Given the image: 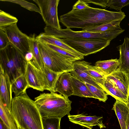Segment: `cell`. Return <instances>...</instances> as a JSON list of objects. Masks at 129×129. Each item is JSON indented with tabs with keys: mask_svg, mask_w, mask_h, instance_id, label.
<instances>
[{
	"mask_svg": "<svg viewBox=\"0 0 129 129\" xmlns=\"http://www.w3.org/2000/svg\"><path fill=\"white\" fill-rule=\"evenodd\" d=\"M42 71L45 75L47 79L50 92H54L57 80L62 73L54 72L47 67H44Z\"/></svg>",
	"mask_w": 129,
	"mask_h": 129,
	"instance_id": "26",
	"label": "cell"
},
{
	"mask_svg": "<svg viewBox=\"0 0 129 129\" xmlns=\"http://www.w3.org/2000/svg\"><path fill=\"white\" fill-rule=\"evenodd\" d=\"M27 63L24 55L11 43L0 50V68L8 75L11 84L24 75Z\"/></svg>",
	"mask_w": 129,
	"mask_h": 129,
	"instance_id": "4",
	"label": "cell"
},
{
	"mask_svg": "<svg viewBox=\"0 0 129 129\" xmlns=\"http://www.w3.org/2000/svg\"><path fill=\"white\" fill-rule=\"evenodd\" d=\"M0 1L8 2L17 4L29 11L37 12L41 14V11L39 8L36 5L24 0H0Z\"/></svg>",
	"mask_w": 129,
	"mask_h": 129,
	"instance_id": "32",
	"label": "cell"
},
{
	"mask_svg": "<svg viewBox=\"0 0 129 129\" xmlns=\"http://www.w3.org/2000/svg\"><path fill=\"white\" fill-rule=\"evenodd\" d=\"M0 119L10 129H19L18 125L11 111L0 100Z\"/></svg>",
	"mask_w": 129,
	"mask_h": 129,
	"instance_id": "23",
	"label": "cell"
},
{
	"mask_svg": "<svg viewBox=\"0 0 129 129\" xmlns=\"http://www.w3.org/2000/svg\"><path fill=\"white\" fill-rule=\"evenodd\" d=\"M61 118L58 117H42L43 129H60Z\"/></svg>",
	"mask_w": 129,
	"mask_h": 129,
	"instance_id": "28",
	"label": "cell"
},
{
	"mask_svg": "<svg viewBox=\"0 0 129 129\" xmlns=\"http://www.w3.org/2000/svg\"><path fill=\"white\" fill-rule=\"evenodd\" d=\"M119 65V59H115L98 61L94 66L106 77L114 72L118 68Z\"/></svg>",
	"mask_w": 129,
	"mask_h": 129,
	"instance_id": "18",
	"label": "cell"
},
{
	"mask_svg": "<svg viewBox=\"0 0 129 129\" xmlns=\"http://www.w3.org/2000/svg\"><path fill=\"white\" fill-rule=\"evenodd\" d=\"M109 0H83L87 4L92 3L94 5L101 6L103 8H106L107 6Z\"/></svg>",
	"mask_w": 129,
	"mask_h": 129,
	"instance_id": "36",
	"label": "cell"
},
{
	"mask_svg": "<svg viewBox=\"0 0 129 129\" xmlns=\"http://www.w3.org/2000/svg\"><path fill=\"white\" fill-rule=\"evenodd\" d=\"M25 57L26 60L28 61H32L33 56L32 53L30 52L27 53L25 55Z\"/></svg>",
	"mask_w": 129,
	"mask_h": 129,
	"instance_id": "37",
	"label": "cell"
},
{
	"mask_svg": "<svg viewBox=\"0 0 129 129\" xmlns=\"http://www.w3.org/2000/svg\"><path fill=\"white\" fill-rule=\"evenodd\" d=\"M117 48L120 53L118 68L129 74V38L125 37L123 43Z\"/></svg>",
	"mask_w": 129,
	"mask_h": 129,
	"instance_id": "17",
	"label": "cell"
},
{
	"mask_svg": "<svg viewBox=\"0 0 129 129\" xmlns=\"http://www.w3.org/2000/svg\"><path fill=\"white\" fill-rule=\"evenodd\" d=\"M89 6V5L83 0L78 1L73 6L72 10L77 11L81 10Z\"/></svg>",
	"mask_w": 129,
	"mask_h": 129,
	"instance_id": "35",
	"label": "cell"
},
{
	"mask_svg": "<svg viewBox=\"0 0 129 129\" xmlns=\"http://www.w3.org/2000/svg\"><path fill=\"white\" fill-rule=\"evenodd\" d=\"M36 38L41 42L53 45L67 50L75 55L81 60L84 58L83 55L65 43L60 39L46 34L44 33H41Z\"/></svg>",
	"mask_w": 129,
	"mask_h": 129,
	"instance_id": "16",
	"label": "cell"
},
{
	"mask_svg": "<svg viewBox=\"0 0 129 129\" xmlns=\"http://www.w3.org/2000/svg\"><path fill=\"white\" fill-rule=\"evenodd\" d=\"M85 71L102 87L106 77L96 69L94 66L91 65L90 63L86 67Z\"/></svg>",
	"mask_w": 129,
	"mask_h": 129,
	"instance_id": "27",
	"label": "cell"
},
{
	"mask_svg": "<svg viewBox=\"0 0 129 129\" xmlns=\"http://www.w3.org/2000/svg\"><path fill=\"white\" fill-rule=\"evenodd\" d=\"M129 5V0H109L107 6L110 9L121 11L123 7Z\"/></svg>",
	"mask_w": 129,
	"mask_h": 129,
	"instance_id": "33",
	"label": "cell"
},
{
	"mask_svg": "<svg viewBox=\"0 0 129 129\" xmlns=\"http://www.w3.org/2000/svg\"><path fill=\"white\" fill-rule=\"evenodd\" d=\"M10 43L6 33L3 30L0 29V50L5 48Z\"/></svg>",
	"mask_w": 129,
	"mask_h": 129,
	"instance_id": "34",
	"label": "cell"
},
{
	"mask_svg": "<svg viewBox=\"0 0 129 129\" xmlns=\"http://www.w3.org/2000/svg\"><path fill=\"white\" fill-rule=\"evenodd\" d=\"M18 20L16 17L0 10V29L17 23Z\"/></svg>",
	"mask_w": 129,
	"mask_h": 129,
	"instance_id": "29",
	"label": "cell"
},
{
	"mask_svg": "<svg viewBox=\"0 0 129 129\" xmlns=\"http://www.w3.org/2000/svg\"><path fill=\"white\" fill-rule=\"evenodd\" d=\"M39 49L44 67L56 72H70L73 69V62L45 44L38 40Z\"/></svg>",
	"mask_w": 129,
	"mask_h": 129,
	"instance_id": "6",
	"label": "cell"
},
{
	"mask_svg": "<svg viewBox=\"0 0 129 129\" xmlns=\"http://www.w3.org/2000/svg\"><path fill=\"white\" fill-rule=\"evenodd\" d=\"M35 100L42 117L62 118L69 114L71 109L72 101L55 92L40 93Z\"/></svg>",
	"mask_w": 129,
	"mask_h": 129,
	"instance_id": "3",
	"label": "cell"
},
{
	"mask_svg": "<svg viewBox=\"0 0 129 129\" xmlns=\"http://www.w3.org/2000/svg\"><path fill=\"white\" fill-rule=\"evenodd\" d=\"M91 92L99 101L105 102L108 99V94L103 89L96 87L92 85L85 83Z\"/></svg>",
	"mask_w": 129,
	"mask_h": 129,
	"instance_id": "31",
	"label": "cell"
},
{
	"mask_svg": "<svg viewBox=\"0 0 129 129\" xmlns=\"http://www.w3.org/2000/svg\"><path fill=\"white\" fill-rule=\"evenodd\" d=\"M121 21L116 20L96 26L82 29L84 31L93 33H102L115 29L120 26Z\"/></svg>",
	"mask_w": 129,
	"mask_h": 129,
	"instance_id": "25",
	"label": "cell"
},
{
	"mask_svg": "<svg viewBox=\"0 0 129 129\" xmlns=\"http://www.w3.org/2000/svg\"><path fill=\"white\" fill-rule=\"evenodd\" d=\"M44 43L51 49L65 56L72 62L81 60L80 58L74 54L63 49L53 45Z\"/></svg>",
	"mask_w": 129,
	"mask_h": 129,
	"instance_id": "30",
	"label": "cell"
},
{
	"mask_svg": "<svg viewBox=\"0 0 129 129\" xmlns=\"http://www.w3.org/2000/svg\"><path fill=\"white\" fill-rule=\"evenodd\" d=\"M70 72L63 73L58 79L54 90L65 97L68 98L74 93L71 77Z\"/></svg>",
	"mask_w": 129,
	"mask_h": 129,
	"instance_id": "15",
	"label": "cell"
},
{
	"mask_svg": "<svg viewBox=\"0 0 129 129\" xmlns=\"http://www.w3.org/2000/svg\"><path fill=\"white\" fill-rule=\"evenodd\" d=\"M129 98V75L118 68L106 77Z\"/></svg>",
	"mask_w": 129,
	"mask_h": 129,
	"instance_id": "14",
	"label": "cell"
},
{
	"mask_svg": "<svg viewBox=\"0 0 129 129\" xmlns=\"http://www.w3.org/2000/svg\"><path fill=\"white\" fill-rule=\"evenodd\" d=\"M68 117L71 122L88 129H92L93 127L94 126H98L101 129L106 127L103 122L102 117L80 114L76 115L69 114Z\"/></svg>",
	"mask_w": 129,
	"mask_h": 129,
	"instance_id": "12",
	"label": "cell"
},
{
	"mask_svg": "<svg viewBox=\"0 0 129 129\" xmlns=\"http://www.w3.org/2000/svg\"><path fill=\"white\" fill-rule=\"evenodd\" d=\"M17 23L0 29L6 33L10 43L24 56L30 52L29 37L22 32L18 27Z\"/></svg>",
	"mask_w": 129,
	"mask_h": 129,
	"instance_id": "10",
	"label": "cell"
},
{
	"mask_svg": "<svg viewBox=\"0 0 129 129\" xmlns=\"http://www.w3.org/2000/svg\"><path fill=\"white\" fill-rule=\"evenodd\" d=\"M44 29L46 34L59 39H100L110 41L123 32L120 27L111 31L102 33L89 32L83 30L75 31L68 28L58 30L47 26L45 27Z\"/></svg>",
	"mask_w": 129,
	"mask_h": 129,
	"instance_id": "5",
	"label": "cell"
},
{
	"mask_svg": "<svg viewBox=\"0 0 129 129\" xmlns=\"http://www.w3.org/2000/svg\"><path fill=\"white\" fill-rule=\"evenodd\" d=\"M0 129H10L0 119Z\"/></svg>",
	"mask_w": 129,
	"mask_h": 129,
	"instance_id": "38",
	"label": "cell"
},
{
	"mask_svg": "<svg viewBox=\"0 0 129 129\" xmlns=\"http://www.w3.org/2000/svg\"><path fill=\"white\" fill-rule=\"evenodd\" d=\"M71 80L74 92L73 95L96 99L95 96L90 90L85 83L72 76H71Z\"/></svg>",
	"mask_w": 129,
	"mask_h": 129,
	"instance_id": "22",
	"label": "cell"
},
{
	"mask_svg": "<svg viewBox=\"0 0 129 129\" xmlns=\"http://www.w3.org/2000/svg\"><path fill=\"white\" fill-rule=\"evenodd\" d=\"M112 110L115 112L121 129H126V121L129 113V108L123 102L116 100Z\"/></svg>",
	"mask_w": 129,
	"mask_h": 129,
	"instance_id": "19",
	"label": "cell"
},
{
	"mask_svg": "<svg viewBox=\"0 0 129 129\" xmlns=\"http://www.w3.org/2000/svg\"><path fill=\"white\" fill-rule=\"evenodd\" d=\"M125 16L122 11L112 12L89 6L80 10H72L61 15L59 21L67 28L83 29L114 21H122Z\"/></svg>",
	"mask_w": 129,
	"mask_h": 129,
	"instance_id": "1",
	"label": "cell"
},
{
	"mask_svg": "<svg viewBox=\"0 0 129 129\" xmlns=\"http://www.w3.org/2000/svg\"><path fill=\"white\" fill-rule=\"evenodd\" d=\"M38 5L46 26L59 30L61 29L58 19L57 7L59 0H33Z\"/></svg>",
	"mask_w": 129,
	"mask_h": 129,
	"instance_id": "8",
	"label": "cell"
},
{
	"mask_svg": "<svg viewBox=\"0 0 129 129\" xmlns=\"http://www.w3.org/2000/svg\"><path fill=\"white\" fill-rule=\"evenodd\" d=\"M29 44L30 52L32 53L33 56L31 61L37 68L42 70L44 65L39 49L38 40L35 37V34L29 37Z\"/></svg>",
	"mask_w": 129,
	"mask_h": 129,
	"instance_id": "21",
	"label": "cell"
},
{
	"mask_svg": "<svg viewBox=\"0 0 129 129\" xmlns=\"http://www.w3.org/2000/svg\"><path fill=\"white\" fill-rule=\"evenodd\" d=\"M24 75L30 88L41 91L45 90L50 91L44 73L37 68L31 61H27Z\"/></svg>",
	"mask_w": 129,
	"mask_h": 129,
	"instance_id": "9",
	"label": "cell"
},
{
	"mask_svg": "<svg viewBox=\"0 0 129 129\" xmlns=\"http://www.w3.org/2000/svg\"><path fill=\"white\" fill-rule=\"evenodd\" d=\"M64 42L84 56L96 53L109 45L110 41L100 39H60Z\"/></svg>",
	"mask_w": 129,
	"mask_h": 129,
	"instance_id": "7",
	"label": "cell"
},
{
	"mask_svg": "<svg viewBox=\"0 0 129 129\" xmlns=\"http://www.w3.org/2000/svg\"><path fill=\"white\" fill-rule=\"evenodd\" d=\"M11 84L7 73L0 68V100L10 110L12 99Z\"/></svg>",
	"mask_w": 129,
	"mask_h": 129,
	"instance_id": "13",
	"label": "cell"
},
{
	"mask_svg": "<svg viewBox=\"0 0 129 129\" xmlns=\"http://www.w3.org/2000/svg\"><path fill=\"white\" fill-rule=\"evenodd\" d=\"M90 63L85 61L77 60L74 62L73 69L70 73L72 76L83 82L103 89L101 85L85 71L86 67Z\"/></svg>",
	"mask_w": 129,
	"mask_h": 129,
	"instance_id": "11",
	"label": "cell"
},
{
	"mask_svg": "<svg viewBox=\"0 0 129 129\" xmlns=\"http://www.w3.org/2000/svg\"><path fill=\"white\" fill-rule=\"evenodd\" d=\"M30 88L26 79L24 75L17 79L11 84L12 92L15 96L26 93V90Z\"/></svg>",
	"mask_w": 129,
	"mask_h": 129,
	"instance_id": "24",
	"label": "cell"
},
{
	"mask_svg": "<svg viewBox=\"0 0 129 129\" xmlns=\"http://www.w3.org/2000/svg\"></svg>",
	"mask_w": 129,
	"mask_h": 129,
	"instance_id": "42",
	"label": "cell"
},
{
	"mask_svg": "<svg viewBox=\"0 0 129 129\" xmlns=\"http://www.w3.org/2000/svg\"><path fill=\"white\" fill-rule=\"evenodd\" d=\"M19 129H23L21 128H19Z\"/></svg>",
	"mask_w": 129,
	"mask_h": 129,
	"instance_id": "41",
	"label": "cell"
},
{
	"mask_svg": "<svg viewBox=\"0 0 129 129\" xmlns=\"http://www.w3.org/2000/svg\"><path fill=\"white\" fill-rule=\"evenodd\" d=\"M10 111L19 128L43 129L40 112L26 93L13 98Z\"/></svg>",
	"mask_w": 129,
	"mask_h": 129,
	"instance_id": "2",
	"label": "cell"
},
{
	"mask_svg": "<svg viewBox=\"0 0 129 129\" xmlns=\"http://www.w3.org/2000/svg\"><path fill=\"white\" fill-rule=\"evenodd\" d=\"M102 87L108 95H111L116 100H119L126 105L128 103L129 98L110 81L106 78Z\"/></svg>",
	"mask_w": 129,
	"mask_h": 129,
	"instance_id": "20",
	"label": "cell"
},
{
	"mask_svg": "<svg viewBox=\"0 0 129 129\" xmlns=\"http://www.w3.org/2000/svg\"><path fill=\"white\" fill-rule=\"evenodd\" d=\"M126 129H129V113L126 121Z\"/></svg>",
	"mask_w": 129,
	"mask_h": 129,
	"instance_id": "39",
	"label": "cell"
},
{
	"mask_svg": "<svg viewBox=\"0 0 129 129\" xmlns=\"http://www.w3.org/2000/svg\"><path fill=\"white\" fill-rule=\"evenodd\" d=\"M127 105V106L128 107V108H129V102H128V103Z\"/></svg>",
	"mask_w": 129,
	"mask_h": 129,
	"instance_id": "40",
	"label": "cell"
}]
</instances>
